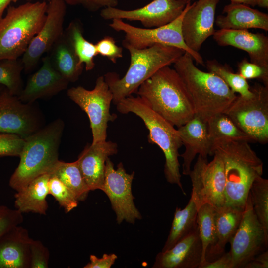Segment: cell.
Returning a JSON list of instances; mask_svg holds the SVG:
<instances>
[{
    "mask_svg": "<svg viewBox=\"0 0 268 268\" xmlns=\"http://www.w3.org/2000/svg\"><path fill=\"white\" fill-rule=\"evenodd\" d=\"M65 123L57 118L24 138L18 165L9 185L16 192L37 177L49 173L59 160Z\"/></svg>",
    "mask_w": 268,
    "mask_h": 268,
    "instance_id": "obj_1",
    "label": "cell"
},
{
    "mask_svg": "<svg viewBox=\"0 0 268 268\" xmlns=\"http://www.w3.org/2000/svg\"><path fill=\"white\" fill-rule=\"evenodd\" d=\"M136 93L174 126L180 127L195 116L189 92L169 66L162 67L142 83Z\"/></svg>",
    "mask_w": 268,
    "mask_h": 268,
    "instance_id": "obj_2",
    "label": "cell"
},
{
    "mask_svg": "<svg viewBox=\"0 0 268 268\" xmlns=\"http://www.w3.org/2000/svg\"><path fill=\"white\" fill-rule=\"evenodd\" d=\"M173 65L191 96L195 115L204 121L224 113L236 98L235 93L219 77L198 68L188 53L185 52Z\"/></svg>",
    "mask_w": 268,
    "mask_h": 268,
    "instance_id": "obj_3",
    "label": "cell"
},
{
    "mask_svg": "<svg viewBox=\"0 0 268 268\" xmlns=\"http://www.w3.org/2000/svg\"><path fill=\"white\" fill-rule=\"evenodd\" d=\"M116 108L122 114L133 113L143 121L149 132L148 142L157 145L164 154V172L167 181L178 185L185 195L181 182L179 162V149L183 144L177 129L138 95L126 97L116 104Z\"/></svg>",
    "mask_w": 268,
    "mask_h": 268,
    "instance_id": "obj_4",
    "label": "cell"
},
{
    "mask_svg": "<svg viewBox=\"0 0 268 268\" xmlns=\"http://www.w3.org/2000/svg\"><path fill=\"white\" fill-rule=\"evenodd\" d=\"M222 160L225 178V204L244 208L253 181L262 176L263 163L249 143L231 141L216 145Z\"/></svg>",
    "mask_w": 268,
    "mask_h": 268,
    "instance_id": "obj_5",
    "label": "cell"
},
{
    "mask_svg": "<svg viewBox=\"0 0 268 268\" xmlns=\"http://www.w3.org/2000/svg\"><path fill=\"white\" fill-rule=\"evenodd\" d=\"M127 49L130 55V64L125 75L120 78L115 72H108L104 76L115 105L136 93L142 83L162 67L173 64L185 52L181 49L162 44L142 49Z\"/></svg>",
    "mask_w": 268,
    "mask_h": 268,
    "instance_id": "obj_6",
    "label": "cell"
},
{
    "mask_svg": "<svg viewBox=\"0 0 268 268\" xmlns=\"http://www.w3.org/2000/svg\"><path fill=\"white\" fill-rule=\"evenodd\" d=\"M47 6L45 1L9 6L0 19V60L23 55L44 23Z\"/></svg>",
    "mask_w": 268,
    "mask_h": 268,
    "instance_id": "obj_7",
    "label": "cell"
},
{
    "mask_svg": "<svg viewBox=\"0 0 268 268\" xmlns=\"http://www.w3.org/2000/svg\"><path fill=\"white\" fill-rule=\"evenodd\" d=\"M191 4L187 3L182 13L174 20L164 26L153 28H142L125 23L122 19H114L110 27L116 31H122L125 38L123 46L142 49L155 44H162L181 49L188 53L198 64L204 66L202 57L193 51L186 45L182 34V22L184 15Z\"/></svg>",
    "mask_w": 268,
    "mask_h": 268,
    "instance_id": "obj_8",
    "label": "cell"
},
{
    "mask_svg": "<svg viewBox=\"0 0 268 268\" xmlns=\"http://www.w3.org/2000/svg\"><path fill=\"white\" fill-rule=\"evenodd\" d=\"M251 97L236 96L224 112L255 142L268 141V86L255 83Z\"/></svg>",
    "mask_w": 268,
    "mask_h": 268,
    "instance_id": "obj_9",
    "label": "cell"
},
{
    "mask_svg": "<svg viewBox=\"0 0 268 268\" xmlns=\"http://www.w3.org/2000/svg\"><path fill=\"white\" fill-rule=\"evenodd\" d=\"M67 95L87 115L93 137L91 143L106 141L108 123L115 121L117 116L110 113L113 94L104 76L97 78L92 90L73 87L67 90Z\"/></svg>",
    "mask_w": 268,
    "mask_h": 268,
    "instance_id": "obj_10",
    "label": "cell"
},
{
    "mask_svg": "<svg viewBox=\"0 0 268 268\" xmlns=\"http://www.w3.org/2000/svg\"><path fill=\"white\" fill-rule=\"evenodd\" d=\"M213 159L198 155L197 161L189 176L192 182L191 198L197 209L205 203L215 208L225 204V178L222 159L216 153Z\"/></svg>",
    "mask_w": 268,
    "mask_h": 268,
    "instance_id": "obj_11",
    "label": "cell"
},
{
    "mask_svg": "<svg viewBox=\"0 0 268 268\" xmlns=\"http://www.w3.org/2000/svg\"><path fill=\"white\" fill-rule=\"evenodd\" d=\"M134 172H126L123 164L119 163L115 169L114 164L108 158L105 163V177L101 190L108 196L116 213L118 224L124 220L134 223L142 218L136 207L132 192V184Z\"/></svg>",
    "mask_w": 268,
    "mask_h": 268,
    "instance_id": "obj_12",
    "label": "cell"
},
{
    "mask_svg": "<svg viewBox=\"0 0 268 268\" xmlns=\"http://www.w3.org/2000/svg\"><path fill=\"white\" fill-rule=\"evenodd\" d=\"M44 126L43 115L35 103L23 102L6 88L0 93V132L24 139Z\"/></svg>",
    "mask_w": 268,
    "mask_h": 268,
    "instance_id": "obj_13",
    "label": "cell"
},
{
    "mask_svg": "<svg viewBox=\"0 0 268 268\" xmlns=\"http://www.w3.org/2000/svg\"><path fill=\"white\" fill-rule=\"evenodd\" d=\"M229 242L233 268H244L268 247V240L254 212L249 194L239 225Z\"/></svg>",
    "mask_w": 268,
    "mask_h": 268,
    "instance_id": "obj_14",
    "label": "cell"
},
{
    "mask_svg": "<svg viewBox=\"0 0 268 268\" xmlns=\"http://www.w3.org/2000/svg\"><path fill=\"white\" fill-rule=\"evenodd\" d=\"M66 4L63 0H50L44 23L22 56L25 72H30L42 56L51 50L63 35Z\"/></svg>",
    "mask_w": 268,
    "mask_h": 268,
    "instance_id": "obj_15",
    "label": "cell"
},
{
    "mask_svg": "<svg viewBox=\"0 0 268 268\" xmlns=\"http://www.w3.org/2000/svg\"><path fill=\"white\" fill-rule=\"evenodd\" d=\"M186 4L181 0H153L144 6L134 10L105 7L101 10L100 16L105 20L138 21L146 28H153L164 26L174 20L182 13Z\"/></svg>",
    "mask_w": 268,
    "mask_h": 268,
    "instance_id": "obj_16",
    "label": "cell"
},
{
    "mask_svg": "<svg viewBox=\"0 0 268 268\" xmlns=\"http://www.w3.org/2000/svg\"><path fill=\"white\" fill-rule=\"evenodd\" d=\"M219 0H198L187 9L182 22V34L187 47L199 52L214 30L215 15Z\"/></svg>",
    "mask_w": 268,
    "mask_h": 268,
    "instance_id": "obj_17",
    "label": "cell"
},
{
    "mask_svg": "<svg viewBox=\"0 0 268 268\" xmlns=\"http://www.w3.org/2000/svg\"><path fill=\"white\" fill-rule=\"evenodd\" d=\"M213 38L221 46H232L246 52L250 62L268 73V37L263 33L247 30L220 29Z\"/></svg>",
    "mask_w": 268,
    "mask_h": 268,
    "instance_id": "obj_18",
    "label": "cell"
},
{
    "mask_svg": "<svg viewBox=\"0 0 268 268\" xmlns=\"http://www.w3.org/2000/svg\"><path fill=\"white\" fill-rule=\"evenodd\" d=\"M69 82L54 67L49 56L42 59L41 67L28 78L18 96L23 102L33 103L51 97L66 89Z\"/></svg>",
    "mask_w": 268,
    "mask_h": 268,
    "instance_id": "obj_19",
    "label": "cell"
},
{
    "mask_svg": "<svg viewBox=\"0 0 268 268\" xmlns=\"http://www.w3.org/2000/svg\"><path fill=\"white\" fill-rule=\"evenodd\" d=\"M202 245L197 225L170 249L156 256L153 268H199L202 260Z\"/></svg>",
    "mask_w": 268,
    "mask_h": 268,
    "instance_id": "obj_20",
    "label": "cell"
},
{
    "mask_svg": "<svg viewBox=\"0 0 268 268\" xmlns=\"http://www.w3.org/2000/svg\"><path fill=\"white\" fill-rule=\"evenodd\" d=\"M118 151L116 142L106 140L87 144L80 153L77 161L90 191L101 190L105 177L106 161Z\"/></svg>",
    "mask_w": 268,
    "mask_h": 268,
    "instance_id": "obj_21",
    "label": "cell"
},
{
    "mask_svg": "<svg viewBox=\"0 0 268 268\" xmlns=\"http://www.w3.org/2000/svg\"><path fill=\"white\" fill-rule=\"evenodd\" d=\"M184 152L179 156L183 160L182 173L189 175L191 166L197 155L207 158L212 156L209 142L207 122L196 115L177 129Z\"/></svg>",
    "mask_w": 268,
    "mask_h": 268,
    "instance_id": "obj_22",
    "label": "cell"
},
{
    "mask_svg": "<svg viewBox=\"0 0 268 268\" xmlns=\"http://www.w3.org/2000/svg\"><path fill=\"white\" fill-rule=\"evenodd\" d=\"M32 240L20 225L0 237V268H30Z\"/></svg>",
    "mask_w": 268,
    "mask_h": 268,
    "instance_id": "obj_23",
    "label": "cell"
},
{
    "mask_svg": "<svg viewBox=\"0 0 268 268\" xmlns=\"http://www.w3.org/2000/svg\"><path fill=\"white\" fill-rule=\"evenodd\" d=\"M217 16L215 24L220 29L247 30L256 28L268 31V15L249 6L231 2Z\"/></svg>",
    "mask_w": 268,
    "mask_h": 268,
    "instance_id": "obj_24",
    "label": "cell"
},
{
    "mask_svg": "<svg viewBox=\"0 0 268 268\" xmlns=\"http://www.w3.org/2000/svg\"><path fill=\"white\" fill-rule=\"evenodd\" d=\"M243 210L244 209L226 204L216 208V241L207 251L205 262L212 261L225 252L226 244L233 237L239 225Z\"/></svg>",
    "mask_w": 268,
    "mask_h": 268,
    "instance_id": "obj_25",
    "label": "cell"
},
{
    "mask_svg": "<svg viewBox=\"0 0 268 268\" xmlns=\"http://www.w3.org/2000/svg\"><path fill=\"white\" fill-rule=\"evenodd\" d=\"M50 177L49 173L40 175L17 191L14 195L15 209L22 213L33 212L46 215Z\"/></svg>",
    "mask_w": 268,
    "mask_h": 268,
    "instance_id": "obj_26",
    "label": "cell"
},
{
    "mask_svg": "<svg viewBox=\"0 0 268 268\" xmlns=\"http://www.w3.org/2000/svg\"><path fill=\"white\" fill-rule=\"evenodd\" d=\"M50 57L55 69L69 83L77 81L84 65L80 63L72 45L65 31L53 46Z\"/></svg>",
    "mask_w": 268,
    "mask_h": 268,
    "instance_id": "obj_27",
    "label": "cell"
},
{
    "mask_svg": "<svg viewBox=\"0 0 268 268\" xmlns=\"http://www.w3.org/2000/svg\"><path fill=\"white\" fill-rule=\"evenodd\" d=\"M206 122L212 156L215 146L221 143L231 141L255 142L225 113L213 116Z\"/></svg>",
    "mask_w": 268,
    "mask_h": 268,
    "instance_id": "obj_28",
    "label": "cell"
},
{
    "mask_svg": "<svg viewBox=\"0 0 268 268\" xmlns=\"http://www.w3.org/2000/svg\"><path fill=\"white\" fill-rule=\"evenodd\" d=\"M197 211L191 197L183 209L176 207L169 235L161 251L170 249L196 227Z\"/></svg>",
    "mask_w": 268,
    "mask_h": 268,
    "instance_id": "obj_29",
    "label": "cell"
},
{
    "mask_svg": "<svg viewBox=\"0 0 268 268\" xmlns=\"http://www.w3.org/2000/svg\"><path fill=\"white\" fill-rule=\"evenodd\" d=\"M49 174L62 181L78 201H83L87 198L90 190L81 174L77 160L72 162L59 160Z\"/></svg>",
    "mask_w": 268,
    "mask_h": 268,
    "instance_id": "obj_30",
    "label": "cell"
},
{
    "mask_svg": "<svg viewBox=\"0 0 268 268\" xmlns=\"http://www.w3.org/2000/svg\"><path fill=\"white\" fill-rule=\"evenodd\" d=\"M70 40L80 64L87 71L92 70L95 66L94 59L98 55L95 44L83 36L82 27L79 22L73 21L65 31Z\"/></svg>",
    "mask_w": 268,
    "mask_h": 268,
    "instance_id": "obj_31",
    "label": "cell"
},
{
    "mask_svg": "<svg viewBox=\"0 0 268 268\" xmlns=\"http://www.w3.org/2000/svg\"><path fill=\"white\" fill-rule=\"evenodd\" d=\"M215 213L216 208L208 203L203 204L198 209L196 223L202 249L201 265L205 262L207 251L216 243Z\"/></svg>",
    "mask_w": 268,
    "mask_h": 268,
    "instance_id": "obj_32",
    "label": "cell"
},
{
    "mask_svg": "<svg viewBox=\"0 0 268 268\" xmlns=\"http://www.w3.org/2000/svg\"><path fill=\"white\" fill-rule=\"evenodd\" d=\"M254 212L268 240V180L262 176L253 182L249 193Z\"/></svg>",
    "mask_w": 268,
    "mask_h": 268,
    "instance_id": "obj_33",
    "label": "cell"
},
{
    "mask_svg": "<svg viewBox=\"0 0 268 268\" xmlns=\"http://www.w3.org/2000/svg\"><path fill=\"white\" fill-rule=\"evenodd\" d=\"M208 72L219 77L235 93L245 97H251L253 93L246 79L238 73H235L227 64H222L215 59L206 61Z\"/></svg>",
    "mask_w": 268,
    "mask_h": 268,
    "instance_id": "obj_34",
    "label": "cell"
},
{
    "mask_svg": "<svg viewBox=\"0 0 268 268\" xmlns=\"http://www.w3.org/2000/svg\"><path fill=\"white\" fill-rule=\"evenodd\" d=\"M24 67L18 59L0 60V85L12 95L18 96L23 89L21 72Z\"/></svg>",
    "mask_w": 268,
    "mask_h": 268,
    "instance_id": "obj_35",
    "label": "cell"
},
{
    "mask_svg": "<svg viewBox=\"0 0 268 268\" xmlns=\"http://www.w3.org/2000/svg\"><path fill=\"white\" fill-rule=\"evenodd\" d=\"M49 195H52L66 213L76 208L79 201L70 190L58 178L50 175L48 182Z\"/></svg>",
    "mask_w": 268,
    "mask_h": 268,
    "instance_id": "obj_36",
    "label": "cell"
},
{
    "mask_svg": "<svg viewBox=\"0 0 268 268\" xmlns=\"http://www.w3.org/2000/svg\"><path fill=\"white\" fill-rule=\"evenodd\" d=\"M24 142V139L18 135L0 132V157H19Z\"/></svg>",
    "mask_w": 268,
    "mask_h": 268,
    "instance_id": "obj_37",
    "label": "cell"
},
{
    "mask_svg": "<svg viewBox=\"0 0 268 268\" xmlns=\"http://www.w3.org/2000/svg\"><path fill=\"white\" fill-rule=\"evenodd\" d=\"M23 221L22 213L6 205H0V237Z\"/></svg>",
    "mask_w": 268,
    "mask_h": 268,
    "instance_id": "obj_38",
    "label": "cell"
},
{
    "mask_svg": "<svg viewBox=\"0 0 268 268\" xmlns=\"http://www.w3.org/2000/svg\"><path fill=\"white\" fill-rule=\"evenodd\" d=\"M238 73L245 79H258L268 86V73L261 67L244 58L238 65Z\"/></svg>",
    "mask_w": 268,
    "mask_h": 268,
    "instance_id": "obj_39",
    "label": "cell"
},
{
    "mask_svg": "<svg viewBox=\"0 0 268 268\" xmlns=\"http://www.w3.org/2000/svg\"><path fill=\"white\" fill-rule=\"evenodd\" d=\"M50 253L48 248L40 240L32 239L30 244V268H47Z\"/></svg>",
    "mask_w": 268,
    "mask_h": 268,
    "instance_id": "obj_40",
    "label": "cell"
},
{
    "mask_svg": "<svg viewBox=\"0 0 268 268\" xmlns=\"http://www.w3.org/2000/svg\"><path fill=\"white\" fill-rule=\"evenodd\" d=\"M98 54L106 57L113 63L123 57V49L116 44L111 36H105L95 44Z\"/></svg>",
    "mask_w": 268,
    "mask_h": 268,
    "instance_id": "obj_41",
    "label": "cell"
},
{
    "mask_svg": "<svg viewBox=\"0 0 268 268\" xmlns=\"http://www.w3.org/2000/svg\"><path fill=\"white\" fill-rule=\"evenodd\" d=\"M31 1L32 0H25ZM66 4L70 5H80L91 11H96L102 8L116 7L117 0H63Z\"/></svg>",
    "mask_w": 268,
    "mask_h": 268,
    "instance_id": "obj_42",
    "label": "cell"
},
{
    "mask_svg": "<svg viewBox=\"0 0 268 268\" xmlns=\"http://www.w3.org/2000/svg\"><path fill=\"white\" fill-rule=\"evenodd\" d=\"M117 259V256L115 254H104L102 258H98L94 255H91L90 262L83 268H110Z\"/></svg>",
    "mask_w": 268,
    "mask_h": 268,
    "instance_id": "obj_43",
    "label": "cell"
},
{
    "mask_svg": "<svg viewBox=\"0 0 268 268\" xmlns=\"http://www.w3.org/2000/svg\"><path fill=\"white\" fill-rule=\"evenodd\" d=\"M199 268H233L232 256L230 251L211 261H206Z\"/></svg>",
    "mask_w": 268,
    "mask_h": 268,
    "instance_id": "obj_44",
    "label": "cell"
},
{
    "mask_svg": "<svg viewBox=\"0 0 268 268\" xmlns=\"http://www.w3.org/2000/svg\"><path fill=\"white\" fill-rule=\"evenodd\" d=\"M244 268H268V251L265 250L255 256L244 266Z\"/></svg>",
    "mask_w": 268,
    "mask_h": 268,
    "instance_id": "obj_45",
    "label": "cell"
},
{
    "mask_svg": "<svg viewBox=\"0 0 268 268\" xmlns=\"http://www.w3.org/2000/svg\"><path fill=\"white\" fill-rule=\"evenodd\" d=\"M18 0H0V19L3 17L5 10L12 2H16Z\"/></svg>",
    "mask_w": 268,
    "mask_h": 268,
    "instance_id": "obj_46",
    "label": "cell"
},
{
    "mask_svg": "<svg viewBox=\"0 0 268 268\" xmlns=\"http://www.w3.org/2000/svg\"><path fill=\"white\" fill-rule=\"evenodd\" d=\"M231 2L243 4L253 7L257 5L259 0H230Z\"/></svg>",
    "mask_w": 268,
    "mask_h": 268,
    "instance_id": "obj_47",
    "label": "cell"
},
{
    "mask_svg": "<svg viewBox=\"0 0 268 268\" xmlns=\"http://www.w3.org/2000/svg\"><path fill=\"white\" fill-rule=\"evenodd\" d=\"M257 5L260 7L268 9V0H259Z\"/></svg>",
    "mask_w": 268,
    "mask_h": 268,
    "instance_id": "obj_48",
    "label": "cell"
},
{
    "mask_svg": "<svg viewBox=\"0 0 268 268\" xmlns=\"http://www.w3.org/2000/svg\"><path fill=\"white\" fill-rule=\"evenodd\" d=\"M181 0L183 1L186 3H187L188 2H191V1L195 0Z\"/></svg>",
    "mask_w": 268,
    "mask_h": 268,
    "instance_id": "obj_49",
    "label": "cell"
},
{
    "mask_svg": "<svg viewBox=\"0 0 268 268\" xmlns=\"http://www.w3.org/2000/svg\"><path fill=\"white\" fill-rule=\"evenodd\" d=\"M4 87L0 85V93L3 90Z\"/></svg>",
    "mask_w": 268,
    "mask_h": 268,
    "instance_id": "obj_50",
    "label": "cell"
}]
</instances>
